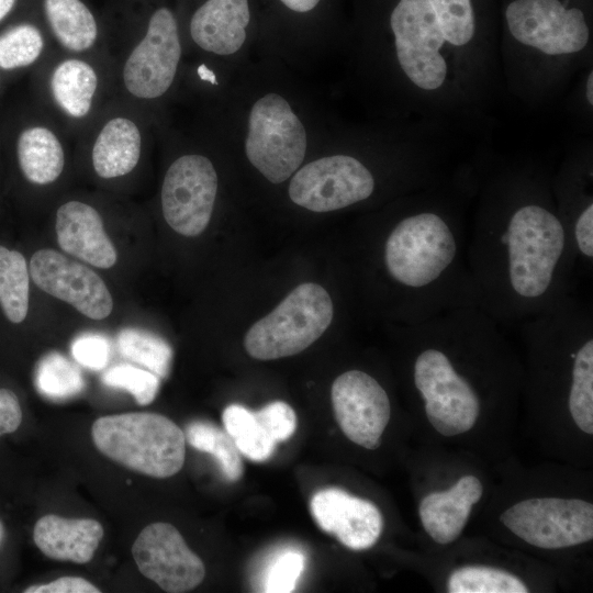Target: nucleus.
<instances>
[{
    "label": "nucleus",
    "mask_w": 593,
    "mask_h": 593,
    "mask_svg": "<svg viewBox=\"0 0 593 593\" xmlns=\"http://www.w3.org/2000/svg\"><path fill=\"white\" fill-rule=\"evenodd\" d=\"M101 381L110 388L127 391L139 405L150 404L160 385L157 374L126 363L109 368L102 374Z\"/></svg>",
    "instance_id": "473e14b6"
},
{
    "label": "nucleus",
    "mask_w": 593,
    "mask_h": 593,
    "mask_svg": "<svg viewBox=\"0 0 593 593\" xmlns=\"http://www.w3.org/2000/svg\"><path fill=\"white\" fill-rule=\"evenodd\" d=\"M249 20L248 0H208L192 15L190 35L205 52L233 55L246 40Z\"/></svg>",
    "instance_id": "6ab92c4d"
},
{
    "label": "nucleus",
    "mask_w": 593,
    "mask_h": 593,
    "mask_svg": "<svg viewBox=\"0 0 593 593\" xmlns=\"http://www.w3.org/2000/svg\"><path fill=\"white\" fill-rule=\"evenodd\" d=\"M287 8L294 12H307L316 7L320 0H280Z\"/></svg>",
    "instance_id": "58836bf2"
},
{
    "label": "nucleus",
    "mask_w": 593,
    "mask_h": 593,
    "mask_svg": "<svg viewBox=\"0 0 593 593\" xmlns=\"http://www.w3.org/2000/svg\"><path fill=\"white\" fill-rule=\"evenodd\" d=\"M586 98L590 104H593V74L590 72L586 82Z\"/></svg>",
    "instance_id": "79ce46f5"
},
{
    "label": "nucleus",
    "mask_w": 593,
    "mask_h": 593,
    "mask_svg": "<svg viewBox=\"0 0 593 593\" xmlns=\"http://www.w3.org/2000/svg\"><path fill=\"white\" fill-rule=\"evenodd\" d=\"M390 25L399 64L418 88H439L447 74L440 54L446 42L428 0H400L394 7Z\"/></svg>",
    "instance_id": "1a4fd4ad"
},
{
    "label": "nucleus",
    "mask_w": 593,
    "mask_h": 593,
    "mask_svg": "<svg viewBox=\"0 0 593 593\" xmlns=\"http://www.w3.org/2000/svg\"><path fill=\"white\" fill-rule=\"evenodd\" d=\"M141 149L138 126L127 118H113L103 125L94 141L93 169L104 179L122 177L136 167Z\"/></svg>",
    "instance_id": "412c9836"
},
{
    "label": "nucleus",
    "mask_w": 593,
    "mask_h": 593,
    "mask_svg": "<svg viewBox=\"0 0 593 593\" xmlns=\"http://www.w3.org/2000/svg\"><path fill=\"white\" fill-rule=\"evenodd\" d=\"M30 306V271L22 253L0 244V310L11 324L25 321Z\"/></svg>",
    "instance_id": "393cba45"
},
{
    "label": "nucleus",
    "mask_w": 593,
    "mask_h": 593,
    "mask_svg": "<svg viewBox=\"0 0 593 593\" xmlns=\"http://www.w3.org/2000/svg\"><path fill=\"white\" fill-rule=\"evenodd\" d=\"M217 193L211 160L199 154L177 158L161 186V209L168 225L183 236L200 235L208 226Z\"/></svg>",
    "instance_id": "9b49d317"
},
{
    "label": "nucleus",
    "mask_w": 593,
    "mask_h": 593,
    "mask_svg": "<svg viewBox=\"0 0 593 593\" xmlns=\"http://www.w3.org/2000/svg\"><path fill=\"white\" fill-rule=\"evenodd\" d=\"M405 325L412 387L443 437L470 432L488 401L508 399L524 382L500 324L477 305Z\"/></svg>",
    "instance_id": "f257e3e1"
},
{
    "label": "nucleus",
    "mask_w": 593,
    "mask_h": 593,
    "mask_svg": "<svg viewBox=\"0 0 593 593\" xmlns=\"http://www.w3.org/2000/svg\"><path fill=\"white\" fill-rule=\"evenodd\" d=\"M180 58L177 21L168 8H159L152 14L145 36L124 63L126 90L138 99L161 97L174 82Z\"/></svg>",
    "instance_id": "ddd939ff"
},
{
    "label": "nucleus",
    "mask_w": 593,
    "mask_h": 593,
    "mask_svg": "<svg viewBox=\"0 0 593 593\" xmlns=\"http://www.w3.org/2000/svg\"><path fill=\"white\" fill-rule=\"evenodd\" d=\"M25 593H99L100 590L79 577H63L46 584L31 585Z\"/></svg>",
    "instance_id": "e433bc0d"
},
{
    "label": "nucleus",
    "mask_w": 593,
    "mask_h": 593,
    "mask_svg": "<svg viewBox=\"0 0 593 593\" xmlns=\"http://www.w3.org/2000/svg\"><path fill=\"white\" fill-rule=\"evenodd\" d=\"M16 155L21 172L34 184L54 182L64 169L63 146L58 137L44 126H32L20 134Z\"/></svg>",
    "instance_id": "4be33fe9"
},
{
    "label": "nucleus",
    "mask_w": 593,
    "mask_h": 593,
    "mask_svg": "<svg viewBox=\"0 0 593 593\" xmlns=\"http://www.w3.org/2000/svg\"><path fill=\"white\" fill-rule=\"evenodd\" d=\"M519 325L533 396L564 403L575 427L592 437V307L569 294Z\"/></svg>",
    "instance_id": "20e7f679"
},
{
    "label": "nucleus",
    "mask_w": 593,
    "mask_h": 593,
    "mask_svg": "<svg viewBox=\"0 0 593 593\" xmlns=\"http://www.w3.org/2000/svg\"><path fill=\"white\" fill-rule=\"evenodd\" d=\"M122 356L141 365L159 378H166L171 368L172 348L160 336L141 328L126 327L118 335Z\"/></svg>",
    "instance_id": "c756f323"
},
{
    "label": "nucleus",
    "mask_w": 593,
    "mask_h": 593,
    "mask_svg": "<svg viewBox=\"0 0 593 593\" xmlns=\"http://www.w3.org/2000/svg\"><path fill=\"white\" fill-rule=\"evenodd\" d=\"M34 381L38 393L53 401L68 400L86 388L80 368L56 351L45 355L37 362Z\"/></svg>",
    "instance_id": "c85d7f7f"
},
{
    "label": "nucleus",
    "mask_w": 593,
    "mask_h": 593,
    "mask_svg": "<svg viewBox=\"0 0 593 593\" xmlns=\"http://www.w3.org/2000/svg\"><path fill=\"white\" fill-rule=\"evenodd\" d=\"M43 48V36L34 25H16L0 35V68L26 67L41 56Z\"/></svg>",
    "instance_id": "7c9ffc66"
},
{
    "label": "nucleus",
    "mask_w": 593,
    "mask_h": 593,
    "mask_svg": "<svg viewBox=\"0 0 593 593\" xmlns=\"http://www.w3.org/2000/svg\"><path fill=\"white\" fill-rule=\"evenodd\" d=\"M3 536H4V527H3V524L0 521V544H1L2 539H3Z\"/></svg>",
    "instance_id": "37998d69"
},
{
    "label": "nucleus",
    "mask_w": 593,
    "mask_h": 593,
    "mask_svg": "<svg viewBox=\"0 0 593 593\" xmlns=\"http://www.w3.org/2000/svg\"><path fill=\"white\" fill-rule=\"evenodd\" d=\"M505 19L515 40L547 55L580 52L589 41L583 12L560 0H514Z\"/></svg>",
    "instance_id": "f8f14e48"
},
{
    "label": "nucleus",
    "mask_w": 593,
    "mask_h": 593,
    "mask_svg": "<svg viewBox=\"0 0 593 593\" xmlns=\"http://www.w3.org/2000/svg\"><path fill=\"white\" fill-rule=\"evenodd\" d=\"M132 555L141 573L169 593L191 591L205 575L202 560L168 523L144 527L133 544Z\"/></svg>",
    "instance_id": "2eb2a0df"
},
{
    "label": "nucleus",
    "mask_w": 593,
    "mask_h": 593,
    "mask_svg": "<svg viewBox=\"0 0 593 593\" xmlns=\"http://www.w3.org/2000/svg\"><path fill=\"white\" fill-rule=\"evenodd\" d=\"M310 510L322 530L351 550H366L376 545L384 525L376 504L337 488L317 491L311 499Z\"/></svg>",
    "instance_id": "f3484780"
},
{
    "label": "nucleus",
    "mask_w": 593,
    "mask_h": 593,
    "mask_svg": "<svg viewBox=\"0 0 593 593\" xmlns=\"http://www.w3.org/2000/svg\"><path fill=\"white\" fill-rule=\"evenodd\" d=\"M255 414L262 427L277 443L287 440L295 432L296 415L286 402L268 403Z\"/></svg>",
    "instance_id": "c9c22d12"
},
{
    "label": "nucleus",
    "mask_w": 593,
    "mask_h": 593,
    "mask_svg": "<svg viewBox=\"0 0 593 593\" xmlns=\"http://www.w3.org/2000/svg\"><path fill=\"white\" fill-rule=\"evenodd\" d=\"M376 188L371 171L349 155H332L303 166L289 184L293 203L313 212H331L367 200Z\"/></svg>",
    "instance_id": "9d476101"
},
{
    "label": "nucleus",
    "mask_w": 593,
    "mask_h": 593,
    "mask_svg": "<svg viewBox=\"0 0 593 593\" xmlns=\"http://www.w3.org/2000/svg\"><path fill=\"white\" fill-rule=\"evenodd\" d=\"M184 436L190 446L210 454L216 460L226 480L235 482L240 479V452L226 430L209 422L195 421L187 425Z\"/></svg>",
    "instance_id": "cd10ccee"
},
{
    "label": "nucleus",
    "mask_w": 593,
    "mask_h": 593,
    "mask_svg": "<svg viewBox=\"0 0 593 593\" xmlns=\"http://www.w3.org/2000/svg\"><path fill=\"white\" fill-rule=\"evenodd\" d=\"M49 87L56 104L68 116L81 119L90 112L98 76L87 61L69 58L55 67Z\"/></svg>",
    "instance_id": "5701e85b"
},
{
    "label": "nucleus",
    "mask_w": 593,
    "mask_h": 593,
    "mask_svg": "<svg viewBox=\"0 0 593 593\" xmlns=\"http://www.w3.org/2000/svg\"><path fill=\"white\" fill-rule=\"evenodd\" d=\"M448 593H526L529 586L518 575L491 566L467 564L446 580Z\"/></svg>",
    "instance_id": "bb28decb"
},
{
    "label": "nucleus",
    "mask_w": 593,
    "mask_h": 593,
    "mask_svg": "<svg viewBox=\"0 0 593 593\" xmlns=\"http://www.w3.org/2000/svg\"><path fill=\"white\" fill-rule=\"evenodd\" d=\"M29 271L41 290L89 318L103 320L111 314L113 301L104 281L85 265L54 249H41L32 255Z\"/></svg>",
    "instance_id": "dca6fc26"
},
{
    "label": "nucleus",
    "mask_w": 593,
    "mask_h": 593,
    "mask_svg": "<svg viewBox=\"0 0 593 593\" xmlns=\"http://www.w3.org/2000/svg\"><path fill=\"white\" fill-rule=\"evenodd\" d=\"M15 0H0V21L13 9Z\"/></svg>",
    "instance_id": "ea45409f"
},
{
    "label": "nucleus",
    "mask_w": 593,
    "mask_h": 593,
    "mask_svg": "<svg viewBox=\"0 0 593 593\" xmlns=\"http://www.w3.org/2000/svg\"><path fill=\"white\" fill-rule=\"evenodd\" d=\"M331 400L344 435L363 448H378L391 416L390 398L380 382L362 370H347L334 380Z\"/></svg>",
    "instance_id": "4468645a"
},
{
    "label": "nucleus",
    "mask_w": 593,
    "mask_h": 593,
    "mask_svg": "<svg viewBox=\"0 0 593 593\" xmlns=\"http://www.w3.org/2000/svg\"><path fill=\"white\" fill-rule=\"evenodd\" d=\"M478 306L497 324H521L572 294L578 260L559 214L538 202L482 215L468 234Z\"/></svg>",
    "instance_id": "f03ea898"
},
{
    "label": "nucleus",
    "mask_w": 593,
    "mask_h": 593,
    "mask_svg": "<svg viewBox=\"0 0 593 593\" xmlns=\"http://www.w3.org/2000/svg\"><path fill=\"white\" fill-rule=\"evenodd\" d=\"M91 436L101 454L145 475L168 478L184 463V433L161 414L131 412L102 416L92 424Z\"/></svg>",
    "instance_id": "39448f33"
},
{
    "label": "nucleus",
    "mask_w": 593,
    "mask_h": 593,
    "mask_svg": "<svg viewBox=\"0 0 593 593\" xmlns=\"http://www.w3.org/2000/svg\"><path fill=\"white\" fill-rule=\"evenodd\" d=\"M245 153L249 163L272 183L288 180L303 163L305 127L281 94L267 93L253 104Z\"/></svg>",
    "instance_id": "0eeeda50"
},
{
    "label": "nucleus",
    "mask_w": 593,
    "mask_h": 593,
    "mask_svg": "<svg viewBox=\"0 0 593 593\" xmlns=\"http://www.w3.org/2000/svg\"><path fill=\"white\" fill-rule=\"evenodd\" d=\"M103 537L102 525L92 518L42 516L33 529L37 548L48 558L75 563H87Z\"/></svg>",
    "instance_id": "aec40b11"
},
{
    "label": "nucleus",
    "mask_w": 593,
    "mask_h": 593,
    "mask_svg": "<svg viewBox=\"0 0 593 593\" xmlns=\"http://www.w3.org/2000/svg\"><path fill=\"white\" fill-rule=\"evenodd\" d=\"M71 355L79 365L91 370H101L109 362L111 344L101 334H81L71 343Z\"/></svg>",
    "instance_id": "f704fd0d"
},
{
    "label": "nucleus",
    "mask_w": 593,
    "mask_h": 593,
    "mask_svg": "<svg viewBox=\"0 0 593 593\" xmlns=\"http://www.w3.org/2000/svg\"><path fill=\"white\" fill-rule=\"evenodd\" d=\"M60 248L90 265L108 269L116 262V250L108 237L100 214L91 205L68 201L56 213Z\"/></svg>",
    "instance_id": "a211bd4d"
},
{
    "label": "nucleus",
    "mask_w": 593,
    "mask_h": 593,
    "mask_svg": "<svg viewBox=\"0 0 593 593\" xmlns=\"http://www.w3.org/2000/svg\"><path fill=\"white\" fill-rule=\"evenodd\" d=\"M468 234L458 221L432 209L402 216L387 234L382 264L403 292L405 324L478 306L467 260Z\"/></svg>",
    "instance_id": "7ed1b4c3"
},
{
    "label": "nucleus",
    "mask_w": 593,
    "mask_h": 593,
    "mask_svg": "<svg viewBox=\"0 0 593 593\" xmlns=\"http://www.w3.org/2000/svg\"><path fill=\"white\" fill-rule=\"evenodd\" d=\"M22 422L18 395L10 389L0 388V436L15 432Z\"/></svg>",
    "instance_id": "4c0bfd02"
},
{
    "label": "nucleus",
    "mask_w": 593,
    "mask_h": 593,
    "mask_svg": "<svg viewBox=\"0 0 593 593\" xmlns=\"http://www.w3.org/2000/svg\"><path fill=\"white\" fill-rule=\"evenodd\" d=\"M198 72L202 79L215 83L214 75L208 68H205L204 65L199 67Z\"/></svg>",
    "instance_id": "a19ab883"
},
{
    "label": "nucleus",
    "mask_w": 593,
    "mask_h": 593,
    "mask_svg": "<svg viewBox=\"0 0 593 593\" xmlns=\"http://www.w3.org/2000/svg\"><path fill=\"white\" fill-rule=\"evenodd\" d=\"M49 26L57 41L68 51L83 52L98 36L94 16L80 0H44Z\"/></svg>",
    "instance_id": "b1692460"
},
{
    "label": "nucleus",
    "mask_w": 593,
    "mask_h": 593,
    "mask_svg": "<svg viewBox=\"0 0 593 593\" xmlns=\"http://www.w3.org/2000/svg\"><path fill=\"white\" fill-rule=\"evenodd\" d=\"M305 555L296 549H286L268 564L262 580V591L268 593L292 592L305 568Z\"/></svg>",
    "instance_id": "72a5a7b5"
},
{
    "label": "nucleus",
    "mask_w": 593,
    "mask_h": 593,
    "mask_svg": "<svg viewBox=\"0 0 593 593\" xmlns=\"http://www.w3.org/2000/svg\"><path fill=\"white\" fill-rule=\"evenodd\" d=\"M222 421L226 433L246 458L259 462L273 454L277 441L262 427L255 412L231 404L224 409Z\"/></svg>",
    "instance_id": "a878e982"
},
{
    "label": "nucleus",
    "mask_w": 593,
    "mask_h": 593,
    "mask_svg": "<svg viewBox=\"0 0 593 593\" xmlns=\"http://www.w3.org/2000/svg\"><path fill=\"white\" fill-rule=\"evenodd\" d=\"M501 523L523 542L558 550L593 539V504L583 499L535 496L515 502Z\"/></svg>",
    "instance_id": "6e6552de"
},
{
    "label": "nucleus",
    "mask_w": 593,
    "mask_h": 593,
    "mask_svg": "<svg viewBox=\"0 0 593 593\" xmlns=\"http://www.w3.org/2000/svg\"><path fill=\"white\" fill-rule=\"evenodd\" d=\"M333 315L328 292L320 284L302 283L250 326L244 338L245 349L258 360L296 355L323 335Z\"/></svg>",
    "instance_id": "423d86ee"
},
{
    "label": "nucleus",
    "mask_w": 593,
    "mask_h": 593,
    "mask_svg": "<svg viewBox=\"0 0 593 593\" xmlns=\"http://www.w3.org/2000/svg\"><path fill=\"white\" fill-rule=\"evenodd\" d=\"M446 42L456 46L469 43L474 34V12L471 0H428Z\"/></svg>",
    "instance_id": "2f4dec72"
}]
</instances>
